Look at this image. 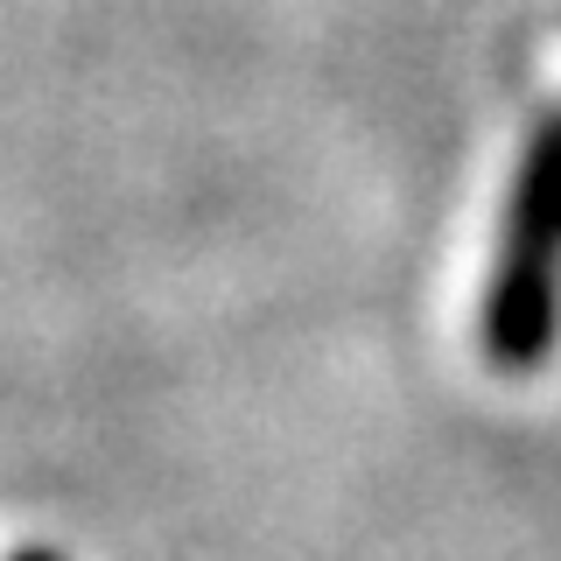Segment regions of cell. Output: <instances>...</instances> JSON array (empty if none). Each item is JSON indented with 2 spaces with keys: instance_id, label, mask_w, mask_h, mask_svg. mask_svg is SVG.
Masks as SVG:
<instances>
[{
  "instance_id": "obj_1",
  "label": "cell",
  "mask_w": 561,
  "mask_h": 561,
  "mask_svg": "<svg viewBox=\"0 0 561 561\" xmlns=\"http://www.w3.org/2000/svg\"><path fill=\"white\" fill-rule=\"evenodd\" d=\"M561 337V113H548L526 134L505 232L484 288V358L499 373L548 365Z\"/></svg>"
},
{
  "instance_id": "obj_2",
  "label": "cell",
  "mask_w": 561,
  "mask_h": 561,
  "mask_svg": "<svg viewBox=\"0 0 561 561\" xmlns=\"http://www.w3.org/2000/svg\"><path fill=\"white\" fill-rule=\"evenodd\" d=\"M8 561H70V554H57V548H22V554H8Z\"/></svg>"
}]
</instances>
